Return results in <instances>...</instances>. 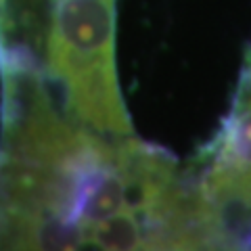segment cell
Segmentation results:
<instances>
[{
  "mask_svg": "<svg viewBox=\"0 0 251 251\" xmlns=\"http://www.w3.org/2000/svg\"><path fill=\"white\" fill-rule=\"evenodd\" d=\"M44 52L74 120L100 136H132L117 82L113 0H50Z\"/></svg>",
  "mask_w": 251,
  "mask_h": 251,
  "instance_id": "6da1fadb",
  "label": "cell"
},
{
  "mask_svg": "<svg viewBox=\"0 0 251 251\" xmlns=\"http://www.w3.org/2000/svg\"><path fill=\"white\" fill-rule=\"evenodd\" d=\"M86 245L99 249H147L143 222L134 209L122 207L86 230Z\"/></svg>",
  "mask_w": 251,
  "mask_h": 251,
  "instance_id": "7a4b0ae2",
  "label": "cell"
},
{
  "mask_svg": "<svg viewBox=\"0 0 251 251\" xmlns=\"http://www.w3.org/2000/svg\"><path fill=\"white\" fill-rule=\"evenodd\" d=\"M209 178H214V180H220V182H224V184H228L232 191H237L243 199H245L249 205H251V176H241V178H234V176H224V174H211V172L207 170V174Z\"/></svg>",
  "mask_w": 251,
  "mask_h": 251,
  "instance_id": "3957f363",
  "label": "cell"
},
{
  "mask_svg": "<svg viewBox=\"0 0 251 251\" xmlns=\"http://www.w3.org/2000/svg\"><path fill=\"white\" fill-rule=\"evenodd\" d=\"M15 2H19V0H0V21H2L4 13L11 11V6H13Z\"/></svg>",
  "mask_w": 251,
  "mask_h": 251,
  "instance_id": "277c9868",
  "label": "cell"
}]
</instances>
